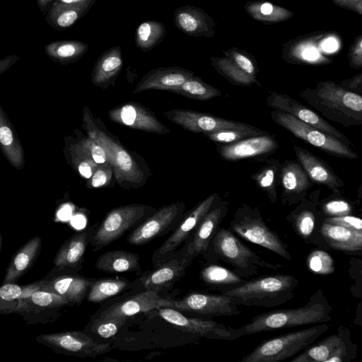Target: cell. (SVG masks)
Here are the masks:
<instances>
[{"label":"cell","instance_id":"6da1fadb","mask_svg":"<svg viewBox=\"0 0 362 362\" xmlns=\"http://www.w3.org/2000/svg\"><path fill=\"white\" fill-rule=\"evenodd\" d=\"M83 121L88 136L103 148L107 160L112 165L117 184L125 189H136L144 185L150 172L145 162L139 159V155L124 148L86 106Z\"/></svg>","mask_w":362,"mask_h":362},{"label":"cell","instance_id":"7a4b0ae2","mask_svg":"<svg viewBox=\"0 0 362 362\" xmlns=\"http://www.w3.org/2000/svg\"><path fill=\"white\" fill-rule=\"evenodd\" d=\"M332 308L321 288L302 307L280 309L253 316L250 322L236 328L238 338L252 334L331 321Z\"/></svg>","mask_w":362,"mask_h":362},{"label":"cell","instance_id":"3957f363","mask_svg":"<svg viewBox=\"0 0 362 362\" xmlns=\"http://www.w3.org/2000/svg\"><path fill=\"white\" fill-rule=\"evenodd\" d=\"M299 95L328 119L349 127L362 124V97L333 81H319Z\"/></svg>","mask_w":362,"mask_h":362},{"label":"cell","instance_id":"277c9868","mask_svg":"<svg viewBox=\"0 0 362 362\" xmlns=\"http://www.w3.org/2000/svg\"><path fill=\"white\" fill-rule=\"evenodd\" d=\"M299 285L289 274L265 276L252 279L222 293L232 296L239 305L272 308L291 300Z\"/></svg>","mask_w":362,"mask_h":362},{"label":"cell","instance_id":"5b68a950","mask_svg":"<svg viewBox=\"0 0 362 362\" xmlns=\"http://www.w3.org/2000/svg\"><path fill=\"white\" fill-rule=\"evenodd\" d=\"M329 329L327 322L288 332L260 343L241 362H278L294 356Z\"/></svg>","mask_w":362,"mask_h":362},{"label":"cell","instance_id":"8992f818","mask_svg":"<svg viewBox=\"0 0 362 362\" xmlns=\"http://www.w3.org/2000/svg\"><path fill=\"white\" fill-rule=\"evenodd\" d=\"M210 246L215 255L232 265L234 272L242 278H249L256 274L259 267L274 271L283 267L282 265L274 264L265 261L244 245L228 229L223 228L218 229Z\"/></svg>","mask_w":362,"mask_h":362},{"label":"cell","instance_id":"52a82bcc","mask_svg":"<svg viewBox=\"0 0 362 362\" xmlns=\"http://www.w3.org/2000/svg\"><path fill=\"white\" fill-rule=\"evenodd\" d=\"M230 228L243 239L268 249L286 260L292 259L287 245L276 231L267 226L257 209L245 204L241 206L234 214Z\"/></svg>","mask_w":362,"mask_h":362},{"label":"cell","instance_id":"ba28073f","mask_svg":"<svg viewBox=\"0 0 362 362\" xmlns=\"http://www.w3.org/2000/svg\"><path fill=\"white\" fill-rule=\"evenodd\" d=\"M156 209L141 204H131L111 210L97 226L90 240L93 251H98L137 226Z\"/></svg>","mask_w":362,"mask_h":362},{"label":"cell","instance_id":"9c48e42d","mask_svg":"<svg viewBox=\"0 0 362 362\" xmlns=\"http://www.w3.org/2000/svg\"><path fill=\"white\" fill-rule=\"evenodd\" d=\"M272 119L296 137L321 151L338 158L357 159L358 155L347 144L296 119L293 116L277 110L270 113Z\"/></svg>","mask_w":362,"mask_h":362},{"label":"cell","instance_id":"30bf717a","mask_svg":"<svg viewBox=\"0 0 362 362\" xmlns=\"http://www.w3.org/2000/svg\"><path fill=\"white\" fill-rule=\"evenodd\" d=\"M348 328L341 326L315 344H310L291 362H350L356 357L357 346L351 341Z\"/></svg>","mask_w":362,"mask_h":362},{"label":"cell","instance_id":"8fae6325","mask_svg":"<svg viewBox=\"0 0 362 362\" xmlns=\"http://www.w3.org/2000/svg\"><path fill=\"white\" fill-rule=\"evenodd\" d=\"M185 208V203L177 202L156 210L129 234L128 243L143 245L174 230L184 216Z\"/></svg>","mask_w":362,"mask_h":362},{"label":"cell","instance_id":"7c38bea8","mask_svg":"<svg viewBox=\"0 0 362 362\" xmlns=\"http://www.w3.org/2000/svg\"><path fill=\"white\" fill-rule=\"evenodd\" d=\"M219 199L218 193L211 194L183 216L171 235L153 252L151 259L153 266L168 259L183 242L187 241L202 218Z\"/></svg>","mask_w":362,"mask_h":362},{"label":"cell","instance_id":"4fadbf2b","mask_svg":"<svg viewBox=\"0 0 362 362\" xmlns=\"http://www.w3.org/2000/svg\"><path fill=\"white\" fill-rule=\"evenodd\" d=\"M193 257L187 252L185 245L176 250L166 260L154 266V268L144 274L134 281V286L144 290L159 293L167 289L177 281L185 273Z\"/></svg>","mask_w":362,"mask_h":362},{"label":"cell","instance_id":"5bb4252c","mask_svg":"<svg viewBox=\"0 0 362 362\" xmlns=\"http://www.w3.org/2000/svg\"><path fill=\"white\" fill-rule=\"evenodd\" d=\"M156 310L160 317L183 332L215 339L231 341L238 338L235 328L216 321L186 317L179 310L169 307H160Z\"/></svg>","mask_w":362,"mask_h":362},{"label":"cell","instance_id":"9a60e30c","mask_svg":"<svg viewBox=\"0 0 362 362\" xmlns=\"http://www.w3.org/2000/svg\"><path fill=\"white\" fill-rule=\"evenodd\" d=\"M266 103L268 107L274 110L289 114L304 123L338 139L348 146L351 144L343 133L322 117L286 94L269 91Z\"/></svg>","mask_w":362,"mask_h":362},{"label":"cell","instance_id":"2e32d148","mask_svg":"<svg viewBox=\"0 0 362 362\" xmlns=\"http://www.w3.org/2000/svg\"><path fill=\"white\" fill-rule=\"evenodd\" d=\"M163 115L170 122L194 133H211L222 129H251L255 127L244 122L189 110H170L164 112Z\"/></svg>","mask_w":362,"mask_h":362},{"label":"cell","instance_id":"e0dca14e","mask_svg":"<svg viewBox=\"0 0 362 362\" xmlns=\"http://www.w3.org/2000/svg\"><path fill=\"white\" fill-rule=\"evenodd\" d=\"M238 306L234 298L223 293H192L180 300H175L173 308L208 317H221L239 315Z\"/></svg>","mask_w":362,"mask_h":362},{"label":"cell","instance_id":"ac0fdd59","mask_svg":"<svg viewBox=\"0 0 362 362\" xmlns=\"http://www.w3.org/2000/svg\"><path fill=\"white\" fill-rule=\"evenodd\" d=\"M175 300L160 296L158 292L144 290L124 300L110 305L101 311L96 318L117 320L124 323L129 317L160 307L173 308Z\"/></svg>","mask_w":362,"mask_h":362},{"label":"cell","instance_id":"d6986e66","mask_svg":"<svg viewBox=\"0 0 362 362\" xmlns=\"http://www.w3.org/2000/svg\"><path fill=\"white\" fill-rule=\"evenodd\" d=\"M108 117L113 122L129 128L157 134H167L170 130L162 124L156 115L144 105L127 103L108 111Z\"/></svg>","mask_w":362,"mask_h":362},{"label":"cell","instance_id":"ffe728a7","mask_svg":"<svg viewBox=\"0 0 362 362\" xmlns=\"http://www.w3.org/2000/svg\"><path fill=\"white\" fill-rule=\"evenodd\" d=\"M279 143L274 135L269 133L253 136L243 140L217 146L220 156L228 161L261 157L274 153Z\"/></svg>","mask_w":362,"mask_h":362},{"label":"cell","instance_id":"44dd1931","mask_svg":"<svg viewBox=\"0 0 362 362\" xmlns=\"http://www.w3.org/2000/svg\"><path fill=\"white\" fill-rule=\"evenodd\" d=\"M228 211V202L219 199L204 215L192 233V238L185 245L187 253L193 258L204 255L209 249L211 240Z\"/></svg>","mask_w":362,"mask_h":362},{"label":"cell","instance_id":"7402d4cb","mask_svg":"<svg viewBox=\"0 0 362 362\" xmlns=\"http://www.w3.org/2000/svg\"><path fill=\"white\" fill-rule=\"evenodd\" d=\"M279 183L282 188L281 203L288 206L298 203L313 185L303 167L296 160L281 162Z\"/></svg>","mask_w":362,"mask_h":362},{"label":"cell","instance_id":"603a6c76","mask_svg":"<svg viewBox=\"0 0 362 362\" xmlns=\"http://www.w3.org/2000/svg\"><path fill=\"white\" fill-rule=\"evenodd\" d=\"M42 340L63 351L82 356L95 357L112 349L110 344H100L80 332L44 335Z\"/></svg>","mask_w":362,"mask_h":362},{"label":"cell","instance_id":"cb8c5ba5","mask_svg":"<svg viewBox=\"0 0 362 362\" xmlns=\"http://www.w3.org/2000/svg\"><path fill=\"white\" fill-rule=\"evenodd\" d=\"M173 21L177 28L188 36L211 37L215 34L214 19L204 10L195 6L177 8Z\"/></svg>","mask_w":362,"mask_h":362},{"label":"cell","instance_id":"d4e9b609","mask_svg":"<svg viewBox=\"0 0 362 362\" xmlns=\"http://www.w3.org/2000/svg\"><path fill=\"white\" fill-rule=\"evenodd\" d=\"M298 161L313 182L325 185L332 191L344 186V181L323 160L298 145H293Z\"/></svg>","mask_w":362,"mask_h":362},{"label":"cell","instance_id":"484cf974","mask_svg":"<svg viewBox=\"0 0 362 362\" xmlns=\"http://www.w3.org/2000/svg\"><path fill=\"white\" fill-rule=\"evenodd\" d=\"M193 76V71L177 66L154 69L143 76L134 89L133 93H139L147 90L170 92Z\"/></svg>","mask_w":362,"mask_h":362},{"label":"cell","instance_id":"4316f807","mask_svg":"<svg viewBox=\"0 0 362 362\" xmlns=\"http://www.w3.org/2000/svg\"><path fill=\"white\" fill-rule=\"evenodd\" d=\"M319 197V189L307 194L287 216L296 233L304 240L312 238L314 232L318 214Z\"/></svg>","mask_w":362,"mask_h":362},{"label":"cell","instance_id":"83f0119b","mask_svg":"<svg viewBox=\"0 0 362 362\" xmlns=\"http://www.w3.org/2000/svg\"><path fill=\"white\" fill-rule=\"evenodd\" d=\"M123 66L122 49L119 45L104 51L98 58L90 75L91 83L106 89L114 83Z\"/></svg>","mask_w":362,"mask_h":362},{"label":"cell","instance_id":"f1b7e54d","mask_svg":"<svg viewBox=\"0 0 362 362\" xmlns=\"http://www.w3.org/2000/svg\"><path fill=\"white\" fill-rule=\"evenodd\" d=\"M319 231L325 243L334 250L344 252L362 250V231L325 222L322 223Z\"/></svg>","mask_w":362,"mask_h":362},{"label":"cell","instance_id":"f546056e","mask_svg":"<svg viewBox=\"0 0 362 362\" xmlns=\"http://www.w3.org/2000/svg\"><path fill=\"white\" fill-rule=\"evenodd\" d=\"M96 228L95 226H90L70 238L58 252L55 264L59 267H76L80 264Z\"/></svg>","mask_w":362,"mask_h":362},{"label":"cell","instance_id":"4dcf8cb0","mask_svg":"<svg viewBox=\"0 0 362 362\" xmlns=\"http://www.w3.org/2000/svg\"><path fill=\"white\" fill-rule=\"evenodd\" d=\"M139 256L134 252L116 250L101 255L95 267L100 271L110 273H124L140 271Z\"/></svg>","mask_w":362,"mask_h":362},{"label":"cell","instance_id":"1f68e13d","mask_svg":"<svg viewBox=\"0 0 362 362\" xmlns=\"http://www.w3.org/2000/svg\"><path fill=\"white\" fill-rule=\"evenodd\" d=\"M91 7L90 5L64 4L56 0L47 13L45 21L52 28L62 30L85 16Z\"/></svg>","mask_w":362,"mask_h":362},{"label":"cell","instance_id":"d6a6232c","mask_svg":"<svg viewBox=\"0 0 362 362\" xmlns=\"http://www.w3.org/2000/svg\"><path fill=\"white\" fill-rule=\"evenodd\" d=\"M91 280L78 276H62L49 283L44 289L60 295L69 303H80L88 291Z\"/></svg>","mask_w":362,"mask_h":362},{"label":"cell","instance_id":"836d02e7","mask_svg":"<svg viewBox=\"0 0 362 362\" xmlns=\"http://www.w3.org/2000/svg\"><path fill=\"white\" fill-rule=\"evenodd\" d=\"M261 168L251 175L259 189L264 192L272 203L277 199V185L279 183V175L281 162L275 158H264Z\"/></svg>","mask_w":362,"mask_h":362},{"label":"cell","instance_id":"e575fe53","mask_svg":"<svg viewBox=\"0 0 362 362\" xmlns=\"http://www.w3.org/2000/svg\"><path fill=\"white\" fill-rule=\"evenodd\" d=\"M88 49V45L79 40H59L45 46L47 55L56 62L73 63L81 59Z\"/></svg>","mask_w":362,"mask_h":362},{"label":"cell","instance_id":"d590c367","mask_svg":"<svg viewBox=\"0 0 362 362\" xmlns=\"http://www.w3.org/2000/svg\"><path fill=\"white\" fill-rule=\"evenodd\" d=\"M0 144L11 164L16 168L23 167V149L17 136L0 107Z\"/></svg>","mask_w":362,"mask_h":362},{"label":"cell","instance_id":"8d00e7d4","mask_svg":"<svg viewBox=\"0 0 362 362\" xmlns=\"http://www.w3.org/2000/svg\"><path fill=\"white\" fill-rule=\"evenodd\" d=\"M134 287V282L124 279H92L87 299L91 303H99Z\"/></svg>","mask_w":362,"mask_h":362},{"label":"cell","instance_id":"74e56055","mask_svg":"<svg viewBox=\"0 0 362 362\" xmlns=\"http://www.w3.org/2000/svg\"><path fill=\"white\" fill-rule=\"evenodd\" d=\"M245 8L252 18L264 23L284 21L293 16L291 11L267 1H249Z\"/></svg>","mask_w":362,"mask_h":362},{"label":"cell","instance_id":"f35d334b","mask_svg":"<svg viewBox=\"0 0 362 362\" xmlns=\"http://www.w3.org/2000/svg\"><path fill=\"white\" fill-rule=\"evenodd\" d=\"M166 29L158 21H146L138 25L136 30L135 42L137 48L144 52L151 51L164 39Z\"/></svg>","mask_w":362,"mask_h":362},{"label":"cell","instance_id":"ab89813d","mask_svg":"<svg viewBox=\"0 0 362 362\" xmlns=\"http://www.w3.org/2000/svg\"><path fill=\"white\" fill-rule=\"evenodd\" d=\"M200 278L209 285L224 286L226 289L235 288L247 281L234 272L217 264L204 267L200 272Z\"/></svg>","mask_w":362,"mask_h":362},{"label":"cell","instance_id":"60d3db41","mask_svg":"<svg viewBox=\"0 0 362 362\" xmlns=\"http://www.w3.org/2000/svg\"><path fill=\"white\" fill-rule=\"evenodd\" d=\"M317 36H314L311 40H302L297 42L295 48L291 47L287 54H284L288 58V61H292L298 63L304 64H326L329 63V59L321 54L317 49Z\"/></svg>","mask_w":362,"mask_h":362},{"label":"cell","instance_id":"b9f144b4","mask_svg":"<svg viewBox=\"0 0 362 362\" xmlns=\"http://www.w3.org/2000/svg\"><path fill=\"white\" fill-rule=\"evenodd\" d=\"M170 92L197 100H210L220 96L222 93L220 90L195 76L189 78Z\"/></svg>","mask_w":362,"mask_h":362},{"label":"cell","instance_id":"7bdbcfd3","mask_svg":"<svg viewBox=\"0 0 362 362\" xmlns=\"http://www.w3.org/2000/svg\"><path fill=\"white\" fill-rule=\"evenodd\" d=\"M211 62L217 72L235 85L250 86L253 83L259 85L256 78L245 73L227 57H211Z\"/></svg>","mask_w":362,"mask_h":362},{"label":"cell","instance_id":"ee69618b","mask_svg":"<svg viewBox=\"0 0 362 362\" xmlns=\"http://www.w3.org/2000/svg\"><path fill=\"white\" fill-rule=\"evenodd\" d=\"M40 245V238L36 237L33 238L22 248L9 267L6 275L5 282H9L16 279L25 270L35 256Z\"/></svg>","mask_w":362,"mask_h":362},{"label":"cell","instance_id":"f6af8a7d","mask_svg":"<svg viewBox=\"0 0 362 362\" xmlns=\"http://www.w3.org/2000/svg\"><path fill=\"white\" fill-rule=\"evenodd\" d=\"M265 134H268V132L255 127L251 129H222L205 133L204 135L209 139L220 144H228L250 136Z\"/></svg>","mask_w":362,"mask_h":362},{"label":"cell","instance_id":"bcb514c9","mask_svg":"<svg viewBox=\"0 0 362 362\" xmlns=\"http://www.w3.org/2000/svg\"><path fill=\"white\" fill-rule=\"evenodd\" d=\"M307 266L315 274L327 275L335 271L334 259L329 253L321 250H315L309 253Z\"/></svg>","mask_w":362,"mask_h":362},{"label":"cell","instance_id":"7dc6e473","mask_svg":"<svg viewBox=\"0 0 362 362\" xmlns=\"http://www.w3.org/2000/svg\"><path fill=\"white\" fill-rule=\"evenodd\" d=\"M113 174L112 165L107 160L105 163L98 164L91 177L88 179L87 187L93 189L106 186L110 184Z\"/></svg>","mask_w":362,"mask_h":362},{"label":"cell","instance_id":"c3c4849f","mask_svg":"<svg viewBox=\"0 0 362 362\" xmlns=\"http://www.w3.org/2000/svg\"><path fill=\"white\" fill-rule=\"evenodd\" d=\"M323 214L328 217L340 216L351 214L352 206L348 201L343 199H333L319 203Z\"/></svg>","mask_w":362,"mask_h":362},{"label":"cell","instance_id":"681fc988","mask_svg":"<svg viewBox=\"0 0 362 362\" xmlns=\"http://www.w3.org/2000/svg\"><path fill=\"white\" fill-rule=\"evenodd\" d=\"M30 300L40 307H55L69 303L64 298L51 291H37L32 293Z\"/></svg>","mask_w":362,"mask_h":362},{"label":"cell","instance_id":"f907efd6","mask_svg":"<svg viewBox=\"0 0 362 362\" xmlns=\"http://www.w3.org/2000/svg\"><path fill=\"white\" fill-rule=\"evenodd\" d=\"M224 54L233 61L242 71L252 77L256 78V66L251 58L238 49L224 51Z\"/></svg>","mask_w":362,"mask_h":362},{"label":"cell","instance_id":"816d5d0a","mask_svg":"<svg viewBox=\"0 0 362 362\" xmlns=\"http://www.w3.org/2000/svg\"><path fill=\"white\" fill-rule=\"evenodd\" d=\"M124 324L117 320L95 318L93 323V331L102 338H110L115 335Z\"/></svg>","mask_w":362,"mask_h":362},{"label":"cell","instance_id":"f5cc1de1","mask_svg":"<svg viewBox=\"0 0 362 362\" xmlns=\"http://www.w3.org/2000/svg\"><path fill=\"white\" fill-rule=\"evenodd\" d=\"M78 144L98 163H103L107 160L103 148L93 139L83 137Z\"/></svg>","mask_w":362,"mask_h":362},{"label":"cell","instance_id":"db71d44e","mask_svg":"<svg viewBox=\"0 0 362 362\" xmlns=\"http://www.w3.org/2000/svg\"><path fill=\"white\" fill-rule=\"evenodd\" d=\"M323 222L339 225L355 230L362 231V220L352 215H344L340 216L327 217Z\"/></svg>","mask_w":362,"mask_h":362},{"label":"cell","instance_id":"11a10c76","mask_svg":"<svg viewBox=\"0 0 362 362\" xmlns=\"http://www.w3.org/2000/svg\"><path fill=\"white\" fill-rule=\"evenodd\" d=\"M349 58L350 65L354 69L362 66V36L359 35L350 47Z\"/></svg>","mask_w":362,"mask_h":362},{"label":"cell","instance_id":"9f6ffc18","mask_svg":"<svg viewBox=\"0 0 362 362\" xmlns=\"http://www.w3.org/2000/svg\"><path fill=\"white\" fill-rule=\"evenodd\" d=\"M345 89L350 90L354 93H357L359 91L361 93L362 91V74H358L356 76H354L351 78L345 80L341 81L339 83Z\"/></svg>","mask_w":362,"mask_h":362},{"label":"cell","instance_id":"6f0895ef","mask_svg":"<svg viewBox=\"0 0 362 362\" xmlns=\"http://www.w3.org/2000/svg\"><path fill=\"white\" fill-rule=\"evenodd\" d=\"M333 2L341 8L351 10L362 15V0H332Z\"/></svg>","mask_w":362,"mask_h":362},{"label":"cell","instance_id":"680465c9","mask_svg":"<svg viewBox=\"0 0 362 362\" xmlns=\"http://www.w3.org/2000/svg\"><path fill=\"white\" fill-rule=\"evenodd\" d=\"M20 59L19 57L13 54L0 59V74L10 68Z\"/></svg>","mask_w":362,"mask_h":362},{"label":"cell","instance_id":"91938a15","mask_svg":"<svg viewBox=\"0 0 362 362\" xmlns=\"http://www.w3.org/2000/svg\"><path fill=\"white\" fill-rule=\"evenodd\" d=\"M59 2L69 4H84L93 6L96 0H57Z\"/></svg>","mask_w":362,"mask_h":362},{"label":"cell","instance_id":"94428289","mask_svg":"<svg viewBox=\"0 0 362 362\" xmlns=\"http://www.w3.org/2000/svg\"><path fill=\"white\" fill-rule=\"evenodd\" d=\"M71 211L70 207L68 206H66L59 211V212L57 214V216L61 220H66L71 216Z\"/></svg>","mask_w":362,"mask_h":362},{"label":"cell","instance_id":"6125c7cd","mask_svg":"<svg viewBox=\"0 0 362 362\" xmlns=\"http://www.w3.org/2000/svg\"><path fill=\"white\" fill-rule=\"evenodd\" d=\"M72 223L75 227L79 228L83 224V218L81 216H76L73 218Z\"/></svg>","mask_w":362,"mask_h":362}]
</instances>
